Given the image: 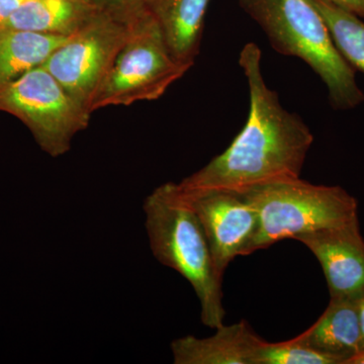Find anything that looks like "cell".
<instances>
[{
	"mask_svg": "<svg viewBox=\"0 0 364 364\" xmlns=\"http://www.w3.org/2000/svg\"><path fill=\"white\" fill-rule=\"evenodd\" d=\"M262 53L248 43L239 57L247 78L250 107L245 126L221 154L176 183L183 193L210 189H247L299 178L314 136L301 117L287 111L265 83Z\"/></svg>",
	"mask_w": 364,
	"mask_h": 364,
	"instance_id": "6da1fadb",
	"label": "cell"
},
{
	"mask_svg": "<svg viewBox=\"0 0 364 364\" xmlns=\"http://www.w3.org/2000/svg\"><path fill=\"white\" fill-rule=\"evenodd\" d=\"M145 227L153 256L184 277L200 301L203 325H224L222 277L214 265L202 224L174 193L172 182L154 189L144 200Z\"/></svg>",
	"mask_w": 364,
	"mask_h": 364,
	"instance_id": "7a4b0ae2",
	"label": "cell"
},
{
	"mask_svg": "<svg viewBox=\"0 0 364 364\" xmlns=\"http://www.w3.org/2000/svg\"><path fill=\"white\" fill-rule=\"evenodd\" d=\"M262 28L275 51L298 57L320 76L336 109H351L364 102L355 69L347 63L324 20L310 0H239Z\"/></svg>",
	"mask_w": 364,
	"mask_h": 364,
	"instance_id": "3957f363",
	"label": "cell"
},
{
	"mask_svg": "<svg viewBox=\"0 0 364 364\" xmlns=\"http://www.w3.org/2000/svg\"><path fill=\"white\" fill-rule=\"evenodd\" d=\"M257 212V231L249 255L277 242L358 219V203L340 186H318L299 178L244 191Z\"/></svg>",
	"mask_w": 364,
	"mask_h": 364,
	"instance_id": "277c9868",
	"label": "cell"
},
{
	"mask_svg": "<svg viewBox=\"0 0 364 364\" xmlns=\"http://www.w3.org/2000/svg\"><path fill=\"white\" fill-rule=\"evenodd\" d=\"M123 47L91 104V112L162 97L191 66L177 60L155 16L146 7L127 23Z\"/></svg>",
	"mask_w": 364,
	"mask_h": 364,
	"instance_id": "5b68a950",
	"label": "cell"
},
{
	"mask_svg": "<svg viewBox=\"0 0 364 364\" xmlns=\"http://www.w3.org/2000/svg\"><path fill=\"white\" fill-rule=\"evenodd\" d=\"M0 112L18 117L41 149L54 158L71 149L91 114L42 65L0 86Z\"/></svg>",
	"mask_w": 364,
	"mask_h": 364,
	"instance_id": "8992f818",
	"label": "cell"
},
{
	"mask_svg": "<svg viewBox=\"0 0 364 364\" xmlns=\"http://www.w3.org/2000/svg\"><path fill=\"white\" fill-rule=\"evenodd\" d=\"M128 25L97 11L67 38L42 66L90 111L93 98L123 47Z\"/></svg>",
	"mask_w": 364,
	"mask_h": 364,
	"instance_id": "52a82bcc",
	"label": "cell"
},
{
	"mask_svg": "<svg viewBox=\"0 0 364 364\" xmlns=\"http://www.w3.org/2000/svg\"><path fill=\"white\" fill-rule=\"evenodd\" d=\"M174 193L195 212L212 252L215 272L224 277L230 263L248 256L257 231L256 208L245 191L210 189L200 193Z\"/></svg>",
	"mask_w": 364,
	"mask_h": 364,
	"instance_id": "ba28073f",
	"label": "cell"
},
{
	"mask_svg": "<svg viewBox=\"0 0 364 364\" xmlns=\"http://www.w3.org/2000/svg\"><path fill=\"white\" fill-rule=\"evenodd\" d=\"M317 258L330 298L358 301L364 294V238L359 220L326 228L296 239Z\"/></svg>",
	"mask_w": 364,
	"mask_h": 364,
	"instance_id": "9c48e42d",
	"label": "cell"
},
{
	"mask_svg": "<svg viewBox=\"0 0 364 364\" xmlns=\"http://www.w3.org/2000/svg\"><path fill=\"white\" fill-rule=\"evenodd\" d=\"M261 339L247 321L222 325L213 336H183L172 341L176 364H255Z\"/></svg>",
	"mask_w": 364,
	"mask_h": 364,
	"instance_id": "30bf717a",
	"label": "cell"
},
{
	"mask_svg": "<svg viewBox=\"0 0 364 364\" xmlns=\"http://www.w3.org/2000/svg\"><path fill=\"white\" fill-rule=\"evenodd\" d=\"M358 301L330 298L325 312L296 338L314 350L348 364L361 351Z\"/></svg>",
	"mask_w": 364,
	"mask_h": 364,
	"instance_id": "8fae6325",
	"label": "cell"
},
{
	"mask_svg": "<svg viewBox=\"0 0 364 364\" xmlns=\"http://www.w3.org/2000/svg\"><path fill=\"white\" fill-rule=\"evenodd\" d=\"M210 0H148L147 9L161 26L170 51L193 67L200 53Z\"/></svg>",
	"mask_w": 364,
	"mask_h": 364,
	"instance_id": "7c38bea8",
	"label": "cell"
},
{
	"mask_svg": "<svg viewBox=\"0 0 364 364\" xmlns=\"http://www.w3.org/2000/svg\"><path fill=\"white\" fill-rule=\"evenodd\" d=\"M97 11L85 0H26L4 26L70 37Z\"/></svg>",
	"mask_w": 364,
	"mask_h": 364,
	"instance_id": "4fadbf2b",
	"label": "cell"
},
{
	"mask_svg": "<svg viewBox=\"0 0 364 364\" xmlns=\"http://www.w3.org/2000/svg\"><path fill=\"white\" fill-rule=\"evenodd\" d=\"M67 38L0 26V86L42 65Z\"/></svg>",
	"mask_w": 364,
	"mask_h": 364,
	"instance_id": "5bb4252c",
	"label": "cell"
},
{
	"mask_svg": "<svg viewBox=\"0 0 364 364\" xmlns=\"http://www.w3.org/2000/svg\"><path fill=\"white\" fill-rule=\"evenodd\" d=\"M310 1L324 20L340 54L349 65L364 73V21L324 0Z\"/></svg>",
	"mask_w": 364,
	"mask_h": 364,
	"instance_id": "9a60e30c",
	"label": "cell"
},
{
	"mask_svg": "<svg viewBox=\"0 0 364 364\" xmlns=\"http://www.w3.org/2000/svg\"><path fill=\"white\" fill-rule=\"evenodd\" d=\"M255 364H336L332 358L301 343L296 337L269 343L263 340Z\"/></svg>",
	"mask_w": 364,
	"mask_h": 364,
	"instance_id": "2e32d148",
	"label": "cell"
},
{
	"mask_svg": "<svg viewBox=\"0 0 364 364\" xmlns=\"http://www.w3.org/2000/svg\"><path fill=\"white\" fill-rule=\"evenodd\" d=\"M93 9L123 23H128L134 16L147 7L148 0H85Z\"/></svg>",
	"mask_w": 364,
	"mask_h": 364,
	"instance_id": "e0dca14e",
	"label": "cell"
},
{
	"mask_svg": "<svg viewBox=\"0 0 364 364\" xmlns=\"http://www.w3.org/2000/svg\"><path fill=\"white\" fill-rule=\"evenodd\" d=\"M324 1L330 2L345 11H350L364 20V0H324Z\"/></svg>",
	"mask_w": 364,
	"mask_h": 364,
	"instance_id": "ac0fdd59",
	"label": "cell"
},
{
	"mask_svg": "<svg viewBox=\"0 0 364 364\" xmlns=\"http://www.w3.org/2000/svg\"><path fill=\"white\" fill-rule=\"evenodd\" d=\"M26 0H0V26L6 25L11 14Z\"/></svg>",
	"mask_w": 364,
	"mask_h": 364,
	"instance_id": "d6986e66",
	"label": "cell"
},
{
	"mask_svg": "<svg viewBox=\"0 0 364 364\" xmlns=\"http://www.w3.org/2000/svg\"><path fill=\"white\" fill-rule=\"evenodd\" d=\"M358 311L359 318H360L361 326V350L364 349V294L360 299H358Z\"/></svg>",
	"mask_w": 364,
	"mask_h": 364,
	"instance_id": "ffe728a7",
	"label": "cell"
},
{
	"mask_svg": "<svg viewBox=\"0 0 364 364\" xmlns=\"http://www.w3.org/2000/svg\"><path fill=\"white\" fill-rule=\"evenodd\" d=\"M348 364H364V349L356 354L353 358L349 361Z\"/></svg>",
	"mask_w": 364,
	"mask_h": 364,
	"instance_id": "44dd1931",
	"label": "cell"
}]
</instances>
